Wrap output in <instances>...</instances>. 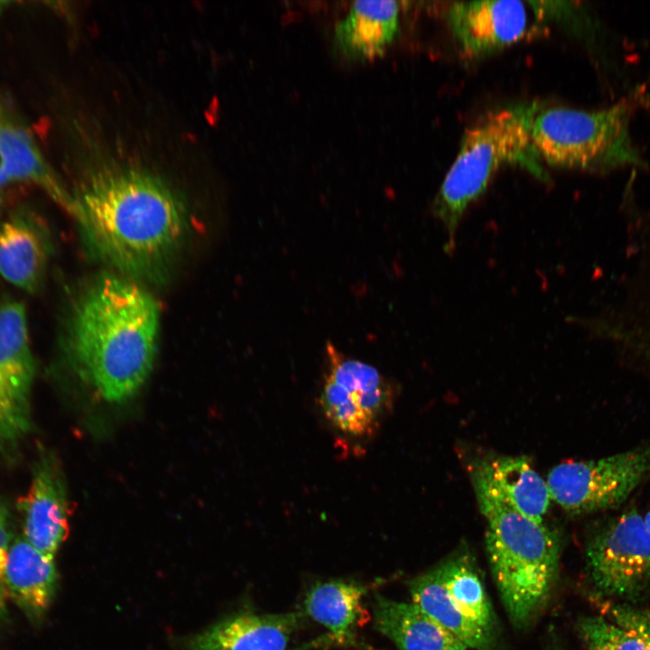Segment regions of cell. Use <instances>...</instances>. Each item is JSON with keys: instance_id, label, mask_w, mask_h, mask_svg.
Returning <instances> with one entry per match:
<instances>
[{"instance_id": "cell-21", "label": "cell", "mask_w": 650, "mask_h": 650, "mask_svg": "<svg viewBox=\"0 0 650 650\" xmlns=\"http://www.w3.org/2000/svg\"><path fill=\"white\" fill-rule=\"evenodd\" d=\"M618 621L601 616L584 617L578 631L587 650H645L637 612L618 610Z\"/></svg>"}, {"instance_id": "cell-15", "label": "cell", "mask_w": 650, "mask_h": 650, "mask_svg": "<svg viewBox=\"0 0 650 650\" xmlns=\"http://www.w3.org/2000/svg\"><path fill=\"white\" fill-rule=\"evenodd\" d=\"M300 621L297 613L240 614L195 635L191 650H285Z\"/></svg>"}, {"instance_id": "cell-16", "label": "cell", "mask_w": 650, "mask_h": 650, "mask_svg": "<svg viewBox=\"0 0 650 650\" xmlns=\"http://www.w3.org/2000/svg\"><path fill=\"white\" fill-rule=\"evenodd\" d=\"M472 476L485 482L518 513L542 524L552 500L547 482L525 457H497L476 466Z\"/></svg>"}, {"instance_id": "cell-23", "label": "cell", "mask_w": 650, "mask_h": 650, "mask_svg": "<svg viewBox=\"0 0 650 650\" xmlns=\"http://www.w3.org/2000/svg\"><path fill=\"white\" fill-rule=\"evenodd\" d=\"M5 607V593H4L3 587L0 584V614L4 611Z\"/></svg>"}, {"instance_id": "cell-26", "label": "cell", "mask_w": 650, "mask_h": 650, "mask_svg": "<svg viewBox=\"0 0 650 650\" xmlns=\"http://www.w3.org/2000/svg\"><path fill=\"white\" fill-rule=\"evenodd\" d=\"M9 2L0 1V13L8 5Z\"/></svg>"}, {"instance_id": "cell-22", "label": "cell", "mask_w": 650, "mask_h": 650, "mask_svg": "<svg viewBox=\"0 0 650 650\" xmlns=\"http://www.w3.org/2000/svg\"><path fill=\"white\" fill-rule=\"evenodd\" d=\"M638 622L645 639V650H650V616L637 613Z\"/></svg>"}, {"instance_id": "cell-7", "label": "cell", "mask_w": 650, "mask_h": 650, "mask_svg": "<svg viewBox=\"0 0 650 650\" xmlns=\"http://www.w3.org/2000/svg\"><path fill=\"white\" fill-rule=\"evenodd\" d=\"M397 385L376 367L326 346V370L319 406L339 433L355 439L376 433L392 410Z\"/></svg>"}, {"instance_id": "cell-1", "label": "cell", "mask_w": 650, "mask_h": 650, "mask_svg": "<svg viewBox=\"0 0 650 650\" xmlns=\"http://www.w3.org/2000/svg\"><path fill=\"white\" fill-rule=\"evenodd\" d=\"M87 244L102 261L127 278L158 282L181 250L187 211L161 178L139 169L95 174L75 194Z\"/></svg>"}, {"instance_id": "cell-9", "label": "cell", "mask_w": 650, "mask_h": 650, "mask_svg": "<svg viewBox=\"0 0 650 650\" xmlns=\"http://www.w3.org/2000/svg\"><path fill=\"white\" fill-rule=\"evenodd\" d=\"M586 571L599 596L635 598L650 581V532L632 507L608 518L590 535Z\"/></svg>"}, {"instance_id": "cell-30", "label": "cell", "mask_w": 650, "mask_h": 650, "mask_svg": "<svg viewBox=\"0 0 650 650\" xmlns=\"http://www.w3.org/2000/svg\"><path fill=\"white\" fill-rule=\"evenodd\" d=\"M462 650H467V649H462Z\"/></svg>"}, {"instance_id": "cell-6", "label": "cell", "mask_w": 650, "mask_h": 650, "mask_svg": "<svg viewBox=\"0 0 650 650\" xmlns=\"http://www.w3.org/2000/svg\"><path fill=\"white\" fill-rule=\"evenodd\" d=\"M413 603L467 648L493 650L497 628L476 562L461 544L409 582Z\"/></svg>"}, {"instance_id": "cell-17", "label": "cell", "mask_w": 650, "mask_h": 650, "mask_svg": "<svg viewBox=\"0 0 650 650\" xmlns=\"http://www.w3.org/2000/svg\"><path fill=\"white\" fill-rule=\"evenodd\" d=\"M398 17L395 1H356L335 27L336 46L348 58H373L396 35Z\"/></svg>"}, {"instance_id": "cell-29", "label": "cell", "mask_w": 650, "mask_h": 650, "mask_svg": "<svg viewBox=\"0 0 650 650\" xmlns=\"http://www.w3.org/2000/svg\"><path fill=\"white\" fill-rule=\"evenodd\" d=\"M2 205H3V199H2V196H1V194H0V210H1Z\"/></svg>"}, {"instance_id": "cell-12", "label": "cell", "mask_w": 650, "mask_h": 650, "mask_svg": "<svg viewBox=\"0 0 650 650\" xmlns=\"http://www.w3.org/2000/svg\"><path fill=\"white\" fill-rule=\"evenodd\" d=\"M18 507L25 540L53 559L69 534L70 508L63 472L51 453L43 452L36 461L31 485Z\"/></svg>"}, {"instance_id": "cell-2", "label": "cell", "mask_w": 650, "mask_h": 650, "mask_svg": "<svg viewBox=\"0 0 650 650\" xmlns=\"http://www.w3.org/2000/svg\"><path fill=\"white\" fill-rule=\"evenodd\" d=\"M160 310L132 279L104 274L74 300L61 333L65 360L104 400L122 403L148 378L156 357Z\"/></svg>"}, {"instance_id": "cell-5", "label": "cell", "mask_w": 650, "mask_h": 650, "mask_svg": "<svg viewBox=\"0 0 650 650\" xmlns=\"http://www.w3.org/2000/svg\"><path fill=\"white\" fill-rule=\"evenodd\" d=\"M632 105L587 111L529 106L532 145L538 159L564 169L609 171L642 165L629 130Z\"/></svg>"}, {"instance_id": "cell-20", "label": "cell", "mask_w": 650, "mask_h": 650, "mask_svg": "<svg viewBox=\"0 0 650 650\" xmlns=\"http://www.w3.org/2000/svg\"><path fill=\"white\" fill-rule=\"evenodd\" d=\"M365 589L354 582L330 580L313 586L307 593L306 612L324 626L339 643L352 641L362 618Z\"/></svg>"}, {"instance_id": "cell-3", "label": "cell", "mask_w": 650, "mask_h": 650, "mask_svg": "<svg viewBox=\"0 0 650 650\" xmlns=\"http://www.w3.org/2000/svg\"><path fill=\"white\" fill-rule=\"evenodd\" d=\"M486 518V549L507 616L525 628L541 613L556 581L560 541L543 523L518 513L485 482L472 476Z\"/></svg>"}, {"instance_id": "cell-4", "label": "cell", "mask_w": 650, "mask_h": 650, "mask_svg": "<svg viewBox=\"0 0 650 650\" xmlns=\"http://www.w3.org/2000/svg\"><path fill=\"white\" fill-rule=\"evenodd\" d=\"M539 161L530 136L529 106L490 112L466 130L431 207L445 232L444 252L453 254L466 211L502 166L518 164L543 179Z\"/></svg>"}, {"instance_id": "cell-11", "label": "cell", "mask_w": 650, "mask_h": 650, "mask_svg": "<svg viewBox=\"0 0 650 650\" xmlns=\"http://www.w3.org/2000/svg\"><path fill=\"white\" fill-rule=\"evenodd\" d=\"M548 2L482 0L455 2L448 10L450 29L463 54L482 57L534 36L554 6ZM551 15V14H550Z\"/></svg>"}, {"instance_id": "cell-19", "label": "cell", "mask_w": 650, "mask_h": 650, "mask_svg": "<svg viewBox=\"0 0 650 650\" xmlns=\"http://www.w3.org/2000/svg\"><path fill=\"white\" fill-rule=\"evenodd\" d=\"M57 579L52 558L38 551L25 538L12 543L2 581L23 609L32 615L42 614L53 598Z\"/></svg>"}, {"instance_id": "cell-24", "label": "cell", "mask_w": 650, "mask_h": 650, "mask_svg": "<svg viewBox=\"0 0 650 650\" xmlns=\"http://www.w3.org/2000/svg\"><path fill=\"white\" fill-rule=\"evenodd\" d=\"M10 180L6 177V175L0 170V188L10 183Z\"/></svg>"}, {"instance_id": "cell-28", "label": "cell", "mask_w": 650, "mask_h": 650, "mask_svg": "<svg viewBox=\"0 0 650 650\" xmlns=\"http://www.w3.org/2000/svg\"><path fill=\"white\" fill-rule=\"evenodd\" d=\"M5 567L0 563V580L2 581L3 572Z\"/></svg>"}, {"instance_id": "cell-27", "label": "cell", "mask_w": 650, "mask_h": 650, "mask_svg": "<svg viewBox=\"0 0 650 650\" xmlns=\"http://www.w3.org/2000/svg\"><path fill=\"white\" fill-rule=\"evenodd\" d=\"M551 650H562V649L561 648V646L558 645V644L553 643L551 647Z\"/></svg>"}, {"instance_id": "cell-10", "label": "cell", "mask_w": 650, "mask_h": 650, "mask_svg": "<svg viewBox=\"0 0 650 650\" xmlns=\"http://www.w3.org/2000/svg\"><path fill=\"white\" fill-rule=\"evenodd\" d=\"M35 360L24 304H0V451L11 455L32 425L31 393Z\"/></svg>"}, {"instance_id": "cell-25", "label": "cell", "mask_w": 650, "mask_h": 650, "mask_svg": "<svg viewBox=\"0 0 650 650\" xmlns=\"http://www.w3.org/2000/svg\"><path fill=\"white\" fill-rule=\"evenodd\" d=\"M644 522H645V525L647 530L650 532V509L645 514V515L644 517Z\"/></svg>"}, {"instance_id": "cell-14", "label": "cell", "mask_w": 650, "mask_h": 650, "mask_svg": "<svg viewBox=\"0 0 650 650\" xmlns=\"http://www.w3.org/2000/svg\"><path fill=\"white\" fill-rule=\"evenodd\" d=\"M51 253L45 227L29 212H19L0 224V275L26 292L43 281Z\"/></svg>"}, {"instance_id": "cell-18", "label": "cell", "mask_w": 650, "mask_h": 650, "mask_svg": "<svg viewBox=\"0 0 650 650\" xmlns=\"http://www.w3.org/2000/svg\"><path fill=\"white\" fill-rule=\"evenodd\" d=\"M374 620L376 628L399 650L468 649L413 602L377 596Z\"/></svg>"}, {"instance_id": "cell-8", "label": "cell", "mask_w": 650, "mask_h": 650, "mask_svg": "<svg viewBox=\"0 0 650 650\" xmlns=\"http://www.w3.org/2000/svg\"><path fill=\"white\" fill-rule=\"evenodd\" d=\"M650 475V441L608 457L562 462L547 485L552 500L571 515L612 509Z\"/></svg>"}, {"instance_id": "cell-13", "label": "cell", "mask_w": 650, "mask_h": 650, "mask_svg": "<svg viewBox=\"0 0 650 650\" xmlns=\"http://www.w3.org/2000/svg\"><path fill=\"white\" fill-rule=\"evenodd\" d=\"M0 170L10 181L27 182L40 188L75 218V195L68 190L51 167L30 131L2 106Z\"/></svg>"}]
</instances>
